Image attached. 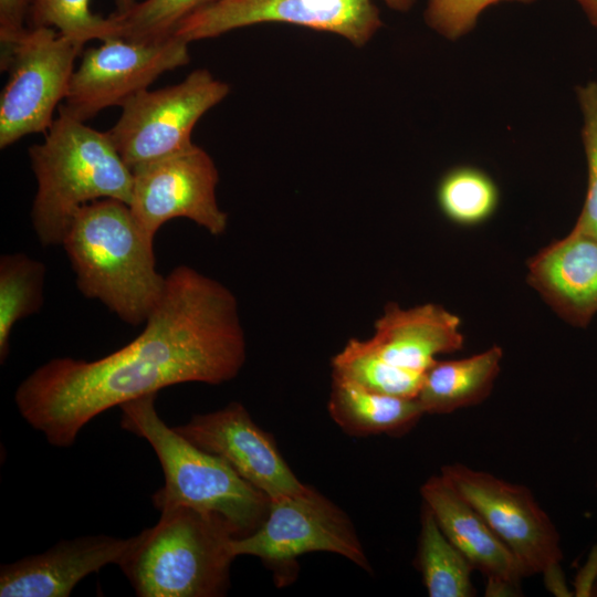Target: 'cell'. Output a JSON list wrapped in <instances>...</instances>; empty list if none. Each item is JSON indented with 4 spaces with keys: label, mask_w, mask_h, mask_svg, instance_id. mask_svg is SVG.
<instances>
[{
    "label": "cell",
    "mask_w": 597,
    "mask_h": 597,
    "mask_svg": "<svg viewBox=\"0 0 597 597\" xmlns=\"http://www.w3.org/2000/svg\"><path fill=\"white\" fill-rule=\"evenodd\" d=\"M230 92L226 82L198 69L181 82L144 90L128 98L106 133L124 163L134 168L191 146L197 122Z\"/></svg>",
    "instance_id": "cell-8"
},
{
    "label": "cell",
    "mask_w": 597,
    "mask_h": 597,
    "mask_svg": "<svg viewBox=\"0 0 597 597\" xmlns=\"http://www.w3.org/2000/svg\"><path fill=\"white\" fill-rule=\"evenodd\" d=\"M583 113L582 139L587 159V193L570 231L597 238V82L577 91Z\"/></svg>",
    "instance_id": "cell-26"
},
{
    "label": "cell",
    "mask_w": 597,
    "mask_h": 597,
    "mask_svg": "<svg viewBox=\"0 0 597 597\" xmlns=\"http://www.w3.org/2000/svg\"><path fill=\"white\" fill-rule=\"evenodd\" d=\"M327 409L337 426L354 436L405 433L425 415L417 398L376 392L334 375Z\"/></svg>",
    "instance_id": "cell-18"
},
{
    "label": "cell",
    "mask_w": 597,
    "mask_h": 597,
    "mask_svg": "<svg viewBox=\"0 0 597 597\" xmlns=\"http://www.w3.org/2000/svg\"><path fill=\"white\" fill-rule=\"evenodd\" d=\"M527 282L565 322L586 327L597 314V238L570 231L532 256Z\"/></svg>",
    "instance_id": "cell-16"
},
{
    "label": "cell",
    "mask_w": 597,
    "mask_h": 597,
    "mask_svg": "<svg viewBox=\"0 0 597 597\" xmlns=\"http://www.w3.org/2000/svg\"><path fill=\"white\" fill-rule=\"evenodd\" d=\"M332 375L348 379L366 389L402 398H416L423 375L396 367L367 345L366 339L350 338L332 358Z\"/></svg>",
    "instance_id": "cell-22"
},
{
    "label": "cell",
    "mask_w": 597,
    "mask_h": 597,
    "mask_svg": "<svg viewBox=\"0 0 597 597\" xmlns=\"http://www.w3.org/2000/svg\"><path fill=\"white\" fill-rule=\"evenodd\" d=\"M440 473L507 546L525 577L561 574L558 532L527 488L460 463L446 465Z\"/></svg>",
    "instance_id": "cell-11"
},
{
    "label": "cell",
    "mask_w": 597,
    "mask_h": 597,
    "mask_svg": "<svg viewBox=\"0 0 597 597\" xmlns=\"http://www.w3.org/2000/svg\"><path fill=\"white\" fill-rule=\"evenodd\" d=\"M36 192L31 222L42 247L61 245L86 203L116 199L129 205L133 171L106 132L59 109L42 143L29 148Z\"/></svg>",
    "instance_id": "cell-3"
},
{
    "label": "cell",
    "mask_w": 597,
    "mask_h": 597,
    "mask_svg": "<svg viewBox=\"0 0 597 597\" xmlns=\"http://www.w3.org/2000/svg\"><path fill=\"white\" fill-rule=\"evenodd\" d=\"M442 213L461 226H475L489 219L499 202L495 182L484 171L460 166L449 170L437 188Z\"/></svg>",
    "instance_id": "cell-23"
},
{
    "label": "cell",
    "mask_w": 597,
    "mask_h": 597,
    "mask_svg": "<svg viewBox=\"0 0 597 597\" xmlns=\"http://www.w3.org/2000/svg\"><path fill=\"white\" fill-rule=\"evenodd\" d=\"M237 533L221 515L188 506L160 511L118 566L139 597H218L227 594Z\"/></svg>",
    "instance_id": "cell-4"
},
{
    "label": "cell",
    "mask_w": 597,
    "mask_h": 597,
    "mask_svg": "<svg viewBox=\"0 0 597 597\" xmlns=\"http://www.w3.org/2000/svg\"><path fill=\"white\" fill-rule=\"evenodd\" d=\"M142 333L95 360L53 358L18 386L20 416L57 448L74 444L102 412L184 383L220 385L247 360L234 294L188 265L166 275L160 301Z\"/></svg>",
    "instance_id": "cell-1"
},
{
    "label": "cell",
    "mask_w": 597,
    "mask_h": 597,
    "mask_svg": "<svg viewBox=\"0 0 597 597\" xmlns=\"http://www.w3.org/2000/svg\"><path fill=\"white\" fill-rule=\"evenodd\" d=\"M589 22L597 29V0H576Z\"/></svg>",
    "instance_id": "cell-29"
},
{
    "label": "cell",
    "mask_w": 597,
    "mask_h": 597,
    "mask_svg": "<svg viewBox=\"0 0 597 597\" xmlns=\"http://www.w3.org/2000/svg\"><path fill=\"white\" fill-rule=\"evenodd\" d=\"M417 565L430 597L474 595L471 580L474 568L444 535L425 505L421 512Z\"/></svg>",
    "instance_id": "cell-20"
},
{
    "label": "cell",
    "mask_w": 597,
    "mask_h": 597,
    "mask_svg": "<svg viewBox=\"0 0 597 597\" xmlns=\"http://www.w3.org/2000/svg\"><path fill=\"white\" fill-rule=\"evenodd\" d=\"M45 266L25 253L0 258V363L9 355L14 324L43 305Z\"/></svg>",
    "instance_id": "cell-21"
},
{
    "label": "cell",
    "mask_w": 597,
    "mask_h": 597,
    "mask_svg": "<svg viewBox=\"0 0 597 597\" xmlns=\"http://www.w3.org/2000/svg\"><path fill=\"white\" fill-rule=\"evenodd\" d=\"M91 0H34L30 15V27L54 28L59 33L84 46L91 40L114 36L111 20L94 14Z\"/></svg>",
    "instance_id": "cell-25"
},
{
    "label": "cell",
    "mask_w": 597,
    "mask_h": 597,
    "mask_svg": "<svg viewBox=\"0 0 597 597\" xmlns=\"http://www.w3.org/2000/svg\"><path fill=\"white\" fill-rule=\"evenodd\" d=\"M502 357V348L492 346L461 359H437L425 371L416 397L425 415H446L482 402L493 388Z\"/></svg>",
    "instance_id": "cell-19"
},
{
    "label": "cell",
    "mask_w": 597,
    "mask_h": 597,
    "mask_svg": "<svg viewBox=\"0 0 597 597\" xmlns=\"http://www.w3.org/2000/svg\"><path fill=\"white\" fill-rule=\"evenodd\" d=\"M289 23L365 45L381 27L373 0H219L185 19L174 35L187 43L259 23Z\"/></svg>",
    "instance_id": "cell-12"
},
{
    "label": "cell",
    "mask_w": 597,
    "mask_h": 597,
    "mask_svg": "<svg viewBox=\"0 0 597 597\" xmlns=\"http://www.w3.org/2000/svg\"><path fill=\"white\" fill-rule=\"evenodd\" d=\"M501 1L527 3L534 0H428L425 17L434 31L455 40L474 27L486 8Z\"/></svg>",
    "instance_id": "cell-27"
},
{
    "label": "cell",
    "mask_w": 597,
    "mask_h": 597,
    "mask_svg": "<svg viewBox=\"0 0 597 597\" xmlns=\"http://www.w3.org/2000/svg\"><path fill=\"white\" fill-rule=\"evenodd\" d=\"M129 209L142 231L154 240L167 221L186 218L210 234H222L228 213L218 205L219 171L200 146L188 148L133 170Z\"/></svg>",
    "instance_id": "cell-10"
},
{
    "label": "cell",
    "mask_w": 597,
    "mask_h": 597,
    "mask_svg": "<svg viewBox=\"0 0 597 597\" xmlns=\"http://www.w3.org/2000/svg\"><path fill=\"white\" fill-rule=\"evenodd\" d=\"M34 0H0L1 51L15 44L29 30L25 22Z\"/></svg>",
    "instance_id": "cell-28"
},
{
    "label": "cell",
    "mask_w": 597,
    "mask_h": 597,
    "mask_svg": "<svg viewBox=\"0 0 597 597\" xmlns=\"http://www.w3.org/2000/svg\"><path fill=\"white\" fill-rule=\"evenodd\" d=\"M61 245L85 297L102 302L132 326L146 322L161 298L166 276L156 269L154 240L127 203L98 199L84 205Z\"/></svg>",
    "instance_id": "cell-2"
},
{
    "label": "cell",
    "mask_w": 597,
    "mask_h": 597,
    "mask_svg": "<svg viewBox=\"0 0 597 597\" xmlns=\"http://www.w3.org/2000/svg\"><path fill=\"white\" fill-rule=\"evenodd\" d=\"M420 493L444 535L486 577L490 591L514 593L525 574L475 509L441 473L430 476Z\"/></svg>",
    "instance_id": "cell-15"
},
{
    "label": "cell",
    "mask_w": 597,
    "mask_h": 597,
    "mask_svg": "<svg viewBox=\"0 0 597 597\" xmlns=\"http://www.w3.org/2000/svg\"><path fill=\"white\" fill-rule=\"evenodd\" d=\"M82 49L54 28L38 27L1 51V70L9 72L0 97L1 149L27 135L48 132Z\"/></svg>",
    "instance_id": "cell-7"
},
{
    "label": "cell",
    "mask_w": 597,
    "mask_h": 597,
    "mask_svg": "<svg viewBox=\"0 0 597 597\" xmlns=\"http://www.w3.org/2000/svg\"><path fill=\"white\" fill-rule=\"evenodd\" d=\"M133 537L88 535L62 540L45 552L0 567L1 597H69L86 576L118 565Z\"/></svg>",
    "instance_id": "cell-14"
},
{
    "label": "cell",
    "mask_w": 597,
    "mask_h": 597,
    "mask_svg": "<svg viewBox=\"0 0 597 597\" xmlns=\"http://www.w3.org/2000/svg\"><path fill=\"white\" fill-rule=\"evenodd\" d=\"M235 557L250 555L274 569L281 582L306 553L328 552L370 570L349 517L314 488L271 499L269 511L252 533L232 541Z\"/></svg>",
    "instance_id": "cell-6"
},
{
    "label": "cell",
    "mask_w": 597,
    "mask_h": 597,
    "mask_svg": "<svg viewBox=\"0 0 597 597\" xmlns=\"http://www.w3.org/2000/svg\"><path fill=\"white\" fill-rule=\"evenodd\" d=\"M460 318L433 303L402 308L395 302L384 307L367 345L387 363L425 374L440 354L462 349Z\"/></svg>",
    "instance_id": "cell-17"
},
{
    "label": "cell",
    "mask_w": 597,
    "mask_h": 597,
    "mask_svg": "<svg viewBox=\"0 0 597 597\" xmlns=\"http://www.w3.org/2000/svg\"><path fill=\"white\" fill-rule=\"evenodd\" d=\"M389 8L397 11H407L409 10L415 0H383Z\"/></svg>",
    "instance_id": "cell-30"
},
{
    "label": "cell",
    "mask_w": 597,
    "mask_h": 597,
    "mask_svg": "<svg viewBox=\"0 0 597 597\" xmlns=\"http://www.w3.org/2000/svg\"><path fill=\"white\" fill-rule=\"evenodd\" d=\"M113 2L116 7L115 12L117 13H122L130 9L136 3L135 0H113Z\"/></svg>",
    "instance_id": "cell-31"
},
{
    "label": "cell",
    "mask_w": 597,
    "mask_h": 597,
    "mask_svg": "<svg viewBox=\"0 0 597 597\" xmlns=\"http://www.w3.org/2000/svg\"><path fill=\"white\" fill-rule=\"evenodd\" d=\"M219 0H144L112 13L114 36L135 42H157L174 35L176 28L198 10Z\"/></svg>",
    "instance_id": "cell-24"
},
{
    "label": "cell",
    "mask_w": 597,
    "mask_h": 597,
    "mask_svg": "<svg viewBox=\"0 0 597 597\" xmlns=\"http://www.w3.org/2000/svg\"><path fill=\"white\" fill-rule=\"evenodd\" d=\"M157 394L121 406V427L145 439L156 453L164 485L153 494L159 510L188 506L224 517L243 537L266 516L271 499L242 478L223 458L190 442L156 409Z\"/></svg>",
    "instance_id": "cell-5"
},
{
    "label": "cell",
    "mask_w": 597,
    "mask_h": 597,
    "mask_svg": "<svg viewBox=\"0 0 597 597\" xmlns=\"http://www.w3.org/2000/svg\"><path fill=\"white\" fill-rule=\"evenodd\" d=\"M188 45L176 36L157 42L106 38L84 52L59 109L86 122L107 107L122 106L163 73L188 64Z\"/></svg>",
    "instance_id": "cell-9"
},
{
    "label": "cell",
    "mask_w": 597,
    "mask_h": 597,
    "mask_svg": "<svg viewBox=\"0 0 597 597\" xmlns=\"http://www.w3.org/2000/svg\"><path fill=\"white\" fill-rule=\"evenodd\" d=\"M174 428L193 444L223 458L270 499L305 488L285 462L272 436L261 429L238 401L212 412L193 415L188 422Z\"/></svg>",
    "instance_id": "cell-13"
}]
</instances>
